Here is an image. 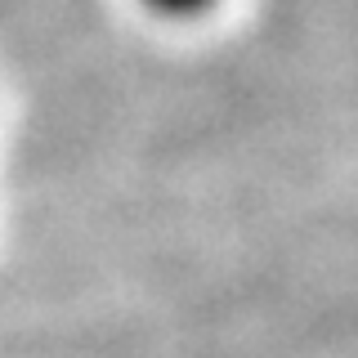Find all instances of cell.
Masks as SVG:
<instances>
[{
    "label": "cell",
    "instance_id": "1",
    "mask_svg": "<svg viewBox=\"0 0 358 358\" xmlns=\"http://www.w3.org/2000/svg\"><path fill=\"white\" fill-rule=\"evenodd\" d=\"M157 9H166V14H197V9H206L210 0H152Z\"/></svg>",
    "mask_w": 358,
    "mask_h": 358
}]
</instances>
